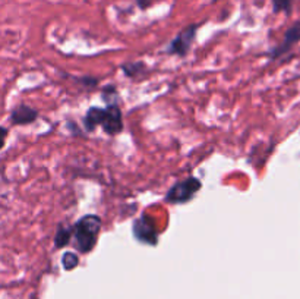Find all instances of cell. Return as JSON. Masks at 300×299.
<instances>
[{"mask_svg": "<svg viewBox=\"0 0 300 299\" xmlns=\"http://www.w3.org/2000/svg\"><path fill=\"white\" fill-rule=\"evenodd\" d=\"M291 3H293V0H272L274 12H286V13H289L291 10Z\"/></svg>", "mask_w": 300, "mask_h": 299, "instance_id": "7c38bea8", "label": "cell"}, {"mask_svg": "<svg viewBox=\"0 0 300 299\" xmlns=\"http://www.w3.org/2000/svg\"><path fill=\"white\" fill-rule=\"evenodd\" d=\"M72 238V227H63L60 226L59 227L58 233H56V238H54V243H56V248H63L66 247Z\"/></svg>", "mask_w": 300, "mask_h": 299, "instance_id": "9c48e42d", "label": "cell"}, {"mask_svg": "<svg viewBox=\"0 0 300 299\" xmlns=\"http://www.w3.org/2000/svg\"><path fill=\"white\" fill-rule=\"evenodd\" d=\"M37 117H39L37 110L32 109V107L25 106V104H21L16 109H13L12 113H10V120H12L13 125H29Z\"/></svg>", "mask_w": 300, "mask_h": 299, "instance_id": "52a82bcc", "label": "cell"}, {"mask_svg": "<svg viewBox=\"0 0 300 299\" xmlns=\"http://www.w3.org/2000/svg\"><path fill=\"white\" fill-rule=\"evenodd\" d=\"M106 110L101 107H91L87 112V115L84 117V125L87 131H94L98 125L101 126L103 117H104Z\"/></svg>", "mask_w": 300, "mask_h": 299, "instance_id": "ba28073f", "label": "cell"}, {"mask_svg": "<svg viewBox=\"0 0 300 299\" xmlns=\"http://www.w3.org/2000/svg\"><path fill=\"white\" fill-rule=\"evenodd\" d=\"M62 264H63L65 270H73L79 264V257H78L77 254H73V252H66L62 257Z\"/></svg>", "mask_w": 300, "mask_h": 299, "instance_id": "8fae6325", "label": "cell"}, {"mask_svg": "<svg viewBox=\"0 0 300 299\" xmlns=\"http://www.w3.org/2000/svg\"><path fill=\"white\" fill-rule=\"evenodd\" d=\"M199 189H201V181L191 176V178L173 185L168 189V192L165 194V201L170 204L188 203L194 198V195Z\"/></svg>", "mask_w": 300, "mask_h": 299, "instance_id": "7a4b0ae2", "label": "cell"}, {"mask_svg": "<svg viewBox=\"0 0 300 299\" xmlns=\"http://www.w3.org/2000/svg\"><path fill=\"white\" fill-rule=\"evenodd\" d=\"M300 41V22H296L294 25H291L290 28L287 29V32H286V36H284V40H283V43H281L280 46L277 48H274L271 51V58H280L283 53H286V51H289L296 43H299Z\"/></svg>", "mask_w": 300, "mask_h": 299, "instance_id": "8992f818", "label": "cell"}, {"mask_svg": "<svg viewBox=\"0 0 300 299\" xmlns=\"http://www.w3.org/2000/svg\"><path fill=\"white\" fill-rule=\"evenodd\" d=\"M196 29H198V25H189L188 28H184L177 37H176L170 47H168V53H173V55H177V56H186V53L189 51L191 48V44L195 40V34H196Z\"/></svg>", "mask_w": 300, "mask_h": 299, "instance_id": "5b68a950", "label": "cell"}, {"mask_svg": "<svg viewBox=\"0 0 300 299\" xmlns=\"http://www.w3.org/2000/svg\"><path fill=\"white\" fill-rule=\"evenodd\" d=\"M136 5H138L141 9H148V8L153 5V0H136Z\"/></svg>", "mask_w": 300, "mask_h": 299, "instance_id": "5bb4252c", "label": "cell"}, {"mask_svg": "<svg viewBox=\"0 0 300 299\" xmlns=\"http://www.w3.org/2000/svg\"><path fill=\"white\" fill-rule=\"evenodd\" d=\"M132 231H134V236L139 242L145 243V245H153L155 247L157 242H158V232L155 227L154 220L142 214L139 219H136L132 226Z\"/></svg>", "mask_w": 300, "mask_h": 299, "instance_id": "3957f363", "label": "cell"}, {"mask_svg": "<svg viewBox=\"0 0 300 299\" xmlns=\"http://www.w3.org/2000/svg\"><path fill=\"white\" fill-rule=\"evenodd\" d=\"M106 113L103 117L101 126L104 129L107 135H116L119 132H122L123 129V119H122V112L117 104H108L104 109Z\"/></svg>", "mask_w": 300, "mask_h": 299, "instance_id": "277c9868", "label": "cell"}, {"mask_svg": "<svg viewBox=\"0 0 300 299\" xmlns=\"http://www.w3.org/2000/svg\"><path fill=\"white\" fill-rule=\"evenodd\" d=\"M123 72H125L127 77L135 78L138 75H141L142 72H145V65L142 62H134V63H126L122 66Z\"/></svg>", "mask_w": 300, "mask_h": 299, "instance_id": "30bf717a", "label": "cell"}, {"mask_svg": "<svg viewBox=\"0 0 300 299\" xmlns=\"http://www.w3.org/2000/svg\"><path fill=\"white\" fill-rule=\"evenodd\" d=\"M101 231V219L98 216L89 214L84 216L72 227V236L75 239V247L81 254H88L97 242L98 233Z\"/></svg>", "mask_w": 300, "mask_h": 299, "instance_id": "6da1fadb", "label": "cell"}, {"mask_svg": "<svg viewBox=\"0 0 300 299\" xmlns=\"http://www.w3.org/2000/svg\"><path fill=\"white\" fill-rule=\"evenodd\" d=\"M6 136H8V129L0 126V150L3 148V145L6 143Z\"/></svg>", "mask_w": 300, "mask_h": 299, "instance_id": "4fadbf2b", "label": "cell"}]
</instances>
